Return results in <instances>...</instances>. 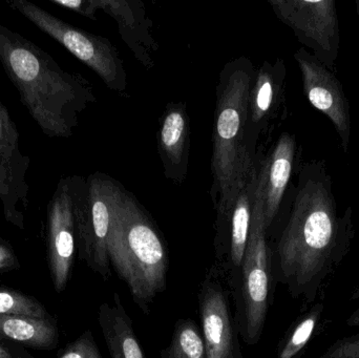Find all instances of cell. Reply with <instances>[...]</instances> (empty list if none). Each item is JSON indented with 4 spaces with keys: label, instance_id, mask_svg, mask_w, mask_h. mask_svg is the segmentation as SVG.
Instances as JSON below:
<instances>
[{
    "label": "cell",
    "instance_id": "6da1fadb",
    "mask_svg": "<svg viewBox=\"0 0 359 358\" xmlns=\"http://www.w3.org/2000/svg\"><path fill=\"white\" fill-rule=\"evenodd\" d=\"M353 210L339 216L324 161L306 164L278 245L280 279L303 310L316 304L352 249Z\"/></svg>",
    "mask_w": 359,
    "mask_h": 358
},
{
    "label": "cell",
    "instance_id": "7a4b0ae2",
    "mask_svg": "<svg viewBox=\"0 0 359 358\" xmlns=\"http://www.w3.org/2000/svg\"><path fill=\"white\" fill-rule=\"evenodd\" d=\"M0 63L43 135L73 136L78 116L96 100L90 82L61 69L43 48L2 25Z\"/></svg>",
    "mask_w": 359,
    "mask_h": 358
},
{
    "label": "cell",
    "instance_id": "3957f363",
    "mask_svg": "<svg viewBox=\"0 0 359 358\" xmlns=\"http://www.w3.org/2000/svg\"><path fill=\"white\" fill-rule=\"evenodd\" d=\"M255 71L248 58L229 61L219 74L213 126L212 170L219 193L217 221L223 228L236 198L257 172L249 138V95Z\"/></svg>",
    "mask_w": 359,
    "mask_h": 358
},
{
    "label": "cell",
    "instance_id": "277c9868",
    "mask_svg": "<svg viewBox=\"0 0 359 358\" xmlns=\"http://www.w3.org/2000/svg\"><path fill=\"white\" fill-rule=\"evenodd\" d=\"M107 252L136 304L149 313V305L166 289L168 252L153 221L126 191L116 208Z\"/></svg>",
    "mask_w": 359,
    "mask_h": 358
},
{
    "label": "cell",
    "instance_id": "5b68a950",
    "mask_svg": "<svg viewBox=\"0 0 359 358\" xmlns=\"http://www.w3.org/2000/svg\"><path fill=\"white\" fill-rule=\"evenodd\" d=\"M126 191L107 174L82 178L76 199L78 256L105 281L111 277L107 242L116 208Z\"/></svg>",
    "mask_w": 359,
    "mask_h": 358
},
{
    "label": "cell",
    "instance_id": "8992f818",
    "mask_svg": "<svg viewBox=\"0 0 359 358\" xmlns=\"http://www.w3.org/2000/svg\"><path fill=\"white\" fill-rule=\"evenodd\" d=\"M6 4L88 65L111 90H126L123 63L107 38L78 29L27 0H8Z\"/></svg>",
    "mask_w": 359,
    "mask_h": 358
},
{
    "label": "cell",
    "instance_id": "52a82bcc",
    "mask_svg": "<svg viewBox=\"0 0 359 358\" xmlns=\"http://www.w3.org/2000/svg\"><path fill=\"white\" fill-rule=\"evenodd\" d=\"M265 219L261 198L255 189L248 242L242 265V334L255 345L265 327L271 290V256L266 241Z\"/></svg>",
    "mask_w": 359,
    "mask_h": 358
},
{
    "label": "cell",
    "instance_id": "ba28073f",
    "mask_svg": "<svg viewBox=\"0 0 359 358\" xmlns=\"http://www.w3.org/2000/svg\"><path fill=\"white\" fill-rule=\"evenodd\" d=\"M82 177L59 180L46 207V259L55 291H65L77 252L76 199Z\"/></svg>",
    "mask_w": 359,
    "mask_h": 358
},
{
    "label": "cell",
    "instance_id": "9c48e42d",
    "mask_svg": "<svg viewBox=\"0 0 359 358\" xmlns=\"http://www.w3.org/2000/svg\"><path fill=\"white\" fill-rule=\"evenodd\" d=\"M273 12L301 43L334 73L339 48L337 4L333 0H271Z\"/></svg>",
    "mask_w": 359,
    "mask_h": 358
},
{
    "label": "cell",
    "instance_id": "30bf717a",
    "mask_svg": "<svg viewBox=\"0 0 359 358\" xmlns=\"http://www.w3.org/2000/svg\"><path fill=\"white\" fill-rule=\"evenodd\" d=\"M29 165L31 158L19 149L16 123L0 99V202L6 222L20 230H25V212L29 206Z\"/></svg>",
    "mask_w": 359,
    "mask_h": 358
},
{
    "label": "cell",
    "instance_id": "8fae6325",
    "mask_svg": "<svg viewBox=\"0 0 359 358\" xmlns=\"http://www.w3.org/2000/svg\"><path fill=\"white\" fill-rule=\"evenodd\" d=\"M294 58L301 71L304 94L316 109L332 121L347 153L351 137V115L343 84L306 48H299Z\"/></svg>",
    "mask_w": 359,
    "mask_h": 358
},
{
    "label": "cell",
    "instance_id": "7c38bea8",
    "mask_svg": "<svg viewBox=\"0 0 359 358\" xmlns=\"http://www.w3.org/2000/svg\"><path fill=\"white\" fill-rule=\"evenodd\" d=\"M198 302L207 358H244L227 292L217 282L207 277L201 287Z\"/></svg>",
    "mask_w": 359,
    "mask_h": 358
},
{
    "label": "cell",
    "instance_id": "4fadbf2b",
    "mask_svg": "<svg viewBox=\"0 0 359 358\" xmlns=\"http://www.w3.org/2000/svg\"><path fill=\"white\" fill-rule=\"evenodd\" d=\"M294 137L284 132L261 170H257V191L263 205L266 228L278 214L285 191L292 174L295 156Z\"/></svg>",
    "mask_w": 359,
    "mask_h": 358
},
{
    "label": "cell",
    "instance_id": "5bb4252c",
    "mask_svg": "<svg viewBox=\"0 0 359 358\" xmlns=\"http://www.w3.org/2000/svg\"><path fill=\"white\" fill-rule=\"evenodd\" d=\"M189 134V118L184 105H168L162 117L158 141L165 176L178 183L187 172Z\"/></svg>",
    "mask_w": 359,
    "mask_h": 358
},
{
    "label": "cell",
    "instance_id": "9a60e30c",
    "mask_svg": "<svg viewBox=\"0 0 359 358\" xmlns=\"http://www.w3.org/2000/svg\"><path fill=\"white\" fill-rule=\"evenodd\" d=\"M286 69L282 60L265 62L255 73L249 95V138L255 146L257 137L278 109Z\"/></svg>",
    "mask_w": 359,
    "mask_h": 358
},
{
    "label": "cell",
    "instance_id": "2e32d148",
    "mask_svg": "<svg viewBox=\"0 0 359 358\" xmlns=\"http://www.w3.org/2000/svg\"><path fill=\"white\" fill-rule=\"evenodd\" d=\"M100 10L114 17L119 25L124 41L132 48L135 56L145 67H151L149 53L155 50V41L149 34V19L145 10L138 8L139 2L124 0H99Z\"/></svg>",
    "mask_w": 359,
    "mask_h": 358
},
{
    "label": "cell",
    "instance_id": "e0dca14e",
    "mask_svg": "<svg viewBox=\"0 0 359 358\" xmlns=\"http://www.w3.org/2000/svg\"><path fill=\"white\" fill-rule=\"evenodd\" d=\"M98 319L111 358H147L117 292L114 294L113 304L100 305Z\"/></svg>",
    "mask_w": 359,
    "mask_h": 358
},
{
    "label": "cell",
    "instance_id": "ac0fdd59",
    "mask_svg": "<svg viewBox=\"0 0 359 358\" xmlns=\"http://www.w3.org/2000/svg\"><path fill=\"white\" fill-rule=\"evenodd\" d=\"M0 340L36 350H54L59 344V329L53 317L0 315Z\"/></svg>",
    "mask_w": 359,
    "mask_h": 358
},
{
    "label": "cell",
    "instance_id": "d6986e66",
    "mask_svg": "<svg viewBox=\"0 0 359 358\" xmlns=\"http://www.w3.org/2000/svg\"><path fill=\"white\" fill-rule=\"evenodd\" d=\"M257 170L240 193L228 214L230 224L229 259L233 268L242 269L250 229L251 214L255 199Z\"/></svg>",
    "mask_w": 359,
    "mask_h": 358
},
{
    "label": "cell",
    "instance_id": "ffe728a7",
    "mask_svg": "<svg viewBox=\"0 0 359 358\" xmlns=\"http://www.w3.org/2000/svg\"><path fill=\"white\" fill-rule=\"evenodd\" d=\"M323 303H316L299 317L278 348L276 358H299L309 344L324 313Z\"/></svg>",
    "mask_w": 359,
    "mask_h": 358
},
{
    "label": "cell",
    "instance_id": "44dd1931",
    "mask_svg": "<svg viewBox=\"0 0 359 358\" xmlns=\"http://www.w3.org/2000/svg\"><path fill=\"white\" fill-rule=\"evenodd\" d=\"M161 358H207L204 338L198 326L191 319L177 322L172 343L161 351Z\"/></svg>",
    "mask_w": 359,
    "mask_h": 358
},
{
    "label": "cell",
    "instance_id": "7402d4cb",
    "mask_svg": "<svg viewBox=\"0 0 359 358\" xmlns=\"http://www.w3.org/2000/svg\"><path fill=\"white\" fill-rule=\"evenodd\" d=\"M0 315H27L39 319L53 317L39 301L6 286H0Z\"/></svg>",
    "mask_w": 359,
    "mask_h": 358
},
{
    "label": "cell",
    "instance_id": "603a6c76",
    "mask_svg": "<svg viewBox=\"0 0 359 358\" xmlns=\"http://www.w3.org/2000/svg\"><path fill=\"white\" fill-rule=\"evenodd\" d=\"M58 358H102L90 330L65 347Z\"/></svg>",
    "mask_w": 359,
    "mask_h": 358
},
{
    "label": "cell",
    "instance_id": "cb8c5ba5",
    "mask_svg": "<svg viewBox=\"0 0 359 358\" xmlns=\"http://www.w3.org/2000/svg\"><path fill=\"white\" fill-rule=\"evenodd\" d=\"M320 358H359V332L335 340Z\"/></svg>",
    "mask_w": 359,
    "mask_h": 358
},
{
    "label": "cell",
    "instance_id": "d4e9b609",
    "mask_svg": "<svg viewBox=\"0 0 359 358\" xmlns=\"http://www.w3.org/2000/svg\"><path fill=\"white\" fill-rule=\"evenodd\" d=\"M50 1L92 20H96L97 12L100 11L99 0H50Z\"/></svg>",
    "mask_w": 359,
    "mask_h": 358
},
{
    "label": "cell",
    "instance_id": "484cf974",
    "mask_svg": "<svg viewBox=\"0 0 359 358\" xmlns=\"http://www.w3.org/2000/svg\"><path fill=\"white\" fill-rule=\"evenodd\" d=\"M20 267L18 256L10 242L0 237V273L12 271Z\"/></svg>",
    "mask_w": 359,
    "mask_h": 358
},
{
    "label": "cell",
    "instance_id": "4316f807",
    "mask_svg": "<svg viewBox=\"0 0 359 358\" xmlns=\"http://www.w3.org/2000/svg\"><path fill=\"white\" fill-rule=\"evenodd\" d=\"M0 358H33L27 351L0 340Z\"/></svg>",
    "mask_w": 359,
    "mask_h": 358
},
{
    "label": "cell",
    "instance_id": "83f0119b",
    "mask_svg": "<svg viewBox=\"0 0 359 358\" xmlns=\"http://www.w3.org/2000/svg\"><path fill=\"white\" fill-rule=\"evenodd\" d=\"M346 324H347L348 327L350 328L359 327V307L354 312H352L351 315H349L347 321H346Z\"/></svg>",
    "mask_w": 359,
    "mask_h": 358
},
{
    "label": "cell",
    "instance_id": "f1b7e54d",
    "mask_svg": "<svg viewBox=\"0 0 359 358\" xmlns=\"http://www.w3.org/2000/svg\"><path fill=\"white\" fill-rule=\"evenodd\" d=\"M350 300H351L352 302H359V282L355 289H354V292L352 294L351 298H350Z\"/></svg>",
    "mask_w": 359,
    "mask_h": 358
}]
</instances>
